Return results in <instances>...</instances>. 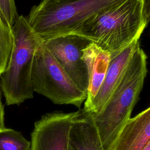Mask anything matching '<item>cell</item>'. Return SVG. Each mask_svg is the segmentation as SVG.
I'll return each mask as SVG.
<instances>
[{
  "instance_id": "1",
  "label": "cell",
  "mask_w": 150,
  "mask_h": 150,
  "mask_svg": "<svg viewBox=\"0 0 150 150\" xmlns=\"http://www.w3.org/2000/svg\"><path fill=\"white\" fill-rule=\"evenodd\" d=\"M149 0H124L91 16L70 33L88 39L114 56L139 40L149 21Z\"/></svg>"
},
{
  "instance_id": "2",
  "label": "cell",
  "mask_w": 150,
  "mask_h": 150,
  "mask_svg": "<svg viewBox=\"0 0 150 150\" xmlns=\"http://www.w3.org/2000/svg\"><path fill=\"white\" fill-rule=\"evenodd\" d=\"M148 72L147 56L139 43L122 77L103 109L93 114L104 150H111L137 103Z\"/></svg>"
},
{
  "instance_id": "3",
  "label": "cell",
  "mask_w": 150,
  "mask_h": 150,
  "mask_svg": "<svg viewBox=\"0 0 150 150\" xmlns=\"http://www.w3.org/2000/svg\"><path fill=\"white\" fill-rule=\"evenodd\" d=\"M13 46L8 63L1 74L0 88L6 104L20 105L33 98L31 74L35 53L43 40L30 26L23 15L12 27Z\"/></svg>"
},
{
  "instance_id": "4",
  "label": "cell",
  "mask_w": 150,
  "mask_h": 150,
  "mask_svg": "<svg viewBox=\"0 0 150 150\" xmlns=\"http://www.w3.org/2000/svg\"><path fill=\"white\" fill-rule=\"evenodd\" d=\"M124 0H42L26 18L43 40L71 33L91 16Z\"/></svg>"
},
{
  "instance_id": "5",
  "label": "cell",
  "mask_w": 150,
  "mask_h": 150,
  "mask_svg": "<svg viewBox=\"0 0 150 150\" xmlns=\"http://www.w3.org/2000/svg\"><path fill=\"white\" fill-rule=\"evenodd\" d=\"M31 80L35 92L56 104L73 105L80 109L87 97V94L74 84L43 42L35 53Z\"/></svg>"
},
{
  "instance_id": "6",
  "label": "cell",
  "mask_w": 150,
  "mask_h": 150,
  "mask_svg": "<svg viewBox=\"0 0 150 150\" xmlns=\"http://www.w3.org/2000/svg\"><path fill=\"white\" fill-rule=\"evenodd\" d=\"M92 42L74 33H67L43 40V43L74 84L87 94L88 79L82 59L83 50Z\"/></svg>"
},
{
  "instance_id": "7",
  "label": "cell",
  "mask_w": 150,
  "mask_h": 150,
  "mask_svg": "<svg viewBox=\"0 0 150 150\" xmlns=\"http://www.w3.org/2000/svg\"><path fill=\"white\" fill-rule=\"evenodd\" d=\"M79 110L46 113L34 123L30 150H67L69 130Z\"/></svg>"
},
{
  "instance_id": "8",
  "label": "cell",
  "mask_w": 150,
  "mask_h": 150,
  "mask_svg": "<svg viewBox=\"0 0 150 150\" xmlns=\"http://www.w3.org/2000/svg\"><path fill=\"white\" fill-rule=\"evenodd\" d=\"M139 43V40H135L118 54L111 56L101 88L88 108L84 110L85 111L96 114L103 109L120 81L125 69Z\"/></svg>"
},
{
  "instance_id": "9",
  "label": "cell",
  "mask_w": 150,
  "mask_h": 150,
  "mask_svg": "<svg viewBox=\"0 0 150 150\" xmlns=\"http://www.w3.org/2000/svg\"><path fill=\"white\" fill-rule=\"evenodd\" d=\"M150 143V107L131 117L117 137L111 150H143Z\"/></svg>"
},
{
  "instance_id": "10",
  "label": "cell",
  "mask_w": 150,
  "mask_h": 150,
  "mask_svg": "<svg viewBox=\"0 0 150 150\" xmlns=\"http://www.w3.org/2000/svg\"><path fill=\"white\" fill-rule=\"evenodd\" d=\"M82 59L87 66L88 79L87 97L83 108L86 110L101 88L111 59V54L91 42L83 50Z\"/></svg>"
},
{
  "instance_id": "11",
  "label": "cell",
  "mask_w": 150,
  "mask_h": 150,
  "mask_svg": "<svg viewBox=\"0 0 150 150\" xmlns=\"http://www.w3.org/2000/svg\"><path fill=\"white\" fill-rule=\"evenodd\" d=\"M67 150H104L92 113L79 110L69 130Z\"/></svg>"
},
{
  "instance_id": "12",
  "label": "cell",
  "mask_w": 150,
  "mask_h": 150,
  "mask_svg": "<svg viewBox=\"0 0 150 150\" xmlns=\"http://www.w3.org/2000/svg\"><path fill=\"white\" fill-rule=\"evenodd\" d=\"M13 46L12 28L0 12V73L6 69Z\"/></svg>"
},
{
  "instance_id": "13",
  "label": "cell",
  "mask_w": 150,
  "mask_h": 150,
  "mask_svg": "<svg viewBox=\"0 0 150 150\" xmlns=\"http://www.w3.org/2000/svg\"><path fill=\"white\" fill-rule=\"evenodd\" d=\"M30 142L13 129H0V150H30Z\"/></svg>"
},
{
  "instance_id": "14",
  "label": "cell",
  "mask_w": 150,
  "mask_h": 150,
  "mask_svg": "<svg viewBox=\"0 0 150 150\" xmlns=\"http://www.w3.org/2000/svg\"><path fill=\"white\" fill-rule=\"evenodd\" d=\"M0 12L6 22L12 28L19 16L15 0H0Z\"/></svg>"
},
{
  "instance_id": "15",
  "label": "cell",
  "mask_w": 150,
  "mask_h": 150,
  "mask_svg": "<svg viewBox=\"0 0 150 150\" xmlns=\"http://www.w3.org/2000/svg\"><path fill=\"white\" fill-rule=\"evenodd\" d=\"M1 73H0V79H1ZM5 128L4 124V105L1 101V88H0V129Z\"/></svg>"
},
{
  "instance_id": "16",
  "label": "cell",
  "mask_w": 150,
  "mask_h": 150,
  "mask_svg": "<svg viewBox=\"0 0 150 150\" xmlns=\"http://www.w3.org/2000/svg\"><path fill=\"white\" fill-rule=\"evenodd\" d=\"M143 150H150V143L148 144V145L144 148Z\"/></svg>"
}]
</instances>
